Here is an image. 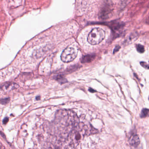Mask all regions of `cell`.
I'll return each instance as SVG.
<instances>
[{
	"label": "cell",
	"instance_id": "6da1fadb",
	"mask_svg": "<svg viewBox=\"0 0 149 149\" xmlns=\"http://www.w3.org/2000/svg\"><path fill=\"white\" fill-rule=\"evenodd\" d=\"M105 37V33L103 29L95 28L92 29L89 34L88 42L91 45H97L102 42Z\"/></svg>",
	"mask_w": 149,
	"mask_h": 149
},
{
	"label": "cell",
	"instance_id": "8fae6325",
	"mask_svg": "<svg viewBox=\"0 0 149 149\" xmlns=\"http://www.w3.org/2000/svg\"><path fill=\"white\" fill-rule=\"evenodd\" d=\"M89 91H90V92H92V93H93V92H95V91H94V90L91 88L89 89Z\"/></svg>",
	"mask_w": 149,
	"mask_h": 149
},
{
	"label": "cell",
	"instance_id": "7a4b0ae2",
	"mask_svg": "<svg viewBox=\"0 0 149 149\" xmlns=\"http://www.w3.org/2000/svg\"><path fill=\"white\" fill-rule=\"evenodd\" d=\"M77 53L78 51L75 48L68 47L63 51L61 59L63 62H70L76 58Z\"/></svg>",
	"mask_w": 149,
	"mask_h": 149
},
{
	"label": "cell",
	"instance_id": "ba28073f",
	"mask_svg": "<svg viewBox=\"0 0 149 149\" xmlns=\"http://www.w3.org/2000/svg\"><path fill=\"white\" fill-rule=\"evenodd\" d=\"M140 64L144 68L146 69H149V66H148V64L146 63L142 62L140 63Z\"/></svg>",
	"mask_w": 149,
	"mask_h": 149
},
{
	"label": "cell",
	"instance_id": "52a82bcc",
	"mask_svg": "<svg viewBox=\"0 0 149 149\" xmlns=\"http://www.w3.org/2000/svg\"><path fill=\"white\" fill-rule=\"evenodd\" d=\"M136 49L138 52L140 53H143L145 51L144 47L143 46L140 45V44L137 45Z\"/></svg>",
	"mask_w": 149,
	"mask_h": 149
},
{
	"label": "cell",
	"instance_id": "5b68a950",
	"mask_svg": "<svg viewBox=\"0 0 149 149\" xmlns=\"http://www.w3.org/2000/svg\"><path fill=\"white\" fill-rule=\"evenodd\" d=\"M94 56L91 55H88L84 56L83 58H82L81 62L84 63H89L93 61Z\"/></svg>",
	"mask_w": 149,
	"mask_h": 149
},
{
	"label": "cell",
	"instance_id": "3957f363",
	"mask_svg": "<svg viewBox=\"0 0 149 149\" xmlns=\"http://www.w3.org/2000/svg\"><path fill=\"white\" fill-rule=\"evenodd\" d=\"M19 85L16 83L13 82H8L0 86V89L4 91H10L18 88Z\"/></svg>",
	"mask_w": 149,
	"mask_h": 149
},
{
	"label": "cell",
	"instance_id": "30bf717a",
	"mask_svg": "<svg viewBox=\"0 0 149 149\" xmlns=\"http://www.w3.org/2000/svg\"><path fill=\"white\" fill-rule=\"evenodd\" d=\"M8 118H5L3 120V123L4 124H6L8 123Z\"/></svg>",
	"mask_w": 149,
	"mask_h": 149
},
{
	"label": "cell",
	"instance_id": "9c48e42d",
	"mask_svg": "<svg viewBox=\"0 0 149 149\" xmlns=\"http://www.w3.org/2000/svg\"><path fill=\"white\" fill-rule=\"evenodd\" d=\"M9 101V99L8 100V98H6V99H4V100H2V103H7Z\"/></svg>",
	"mask_w": 149,
	"mask_h": 149
},
{
	"label": "cell",
	"instance_id": "8992f818",
	"mask_svg": "<svg viewBox=\"0 0 149 149\" xmlns=\"http://www.w3.org/2000/svg\"><path fill=\"white\" fill-rule=\"evenodd\" d=\"M149 109H144L141 111L140 117L141 118H145L148 115Z\"/></svg>",
	"mask_w": 149,
	"mask_h": 149
},
{
	"label": "cell",
	"instance_id": "277c9868",
	"mask_svg": "<svg viewBox=\"0 0 149 149\" xmlns=\"http://www.w3.org/2000/svg\"><path fill=\"white\" fill-rule=\"evenodd\" d=\"M130 143L132 146L137 147L140 143V139L137 135L132 136L130 139Z\"/></svg>",
	"mask_w": 149,
	"mask_h": 149
}]
</instances>
